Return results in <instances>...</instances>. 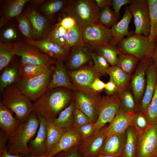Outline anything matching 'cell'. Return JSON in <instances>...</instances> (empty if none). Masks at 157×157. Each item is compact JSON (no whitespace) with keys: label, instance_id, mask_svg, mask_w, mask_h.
<instances>
[{"label":"cell","instance_id":"obj_1","mask_svg":"<svg viewBox=\"0 0 157 157\" xmlns=\"http://www.w3.org/2000/svg\"><path fill=\"white\" fill-rule=\"evenodd\" d=\"M73 91L57 88L47 92L33 103L34 111L47 121H53L70 104Z\"/></svg>","mask_w":157,"mask_h":157},{"label":"cell","instance_id":"obj_2","mask_svg":"<svg viewBox=\"0 0 157 157\" xmlns=\"http://www.w3.org/2000/svg\"><path fill=\"white\" fill-rule=\"evenodd\" d=\"M40 125V120L36 113L33 111L24 121L21 122L16 130L9 136L8 151L14 155L23 157L31 154L28 143L35 134Z\"/></svg>","mask_w":157,"mask_h":157},{"label":"cell","instance_id":"obj_3","mask_svg":"<svg viewBox=\"0 0 157 157\" xmlns=\"http://www.w3.org/2000/svg\"><path fill=\"white\" fill-rule=\"evenodd\" d=\"M31 101L15 84L3 90L0 103L9 109L22 122L34 111L33 103Z\"/></svg>","mask_w":157,"mask_h":157},{"label":"cell","instance_id":"obj_4","mask_svg":"<svg viewBox=\"0 0 157 157\" xmlns=\"http://www.w3.org/2000/svg\"><path fill=\"white\" fill-rule=\"evenodd\" d=\"M64 11L74 18L82 29L99 21L100 10L94 0H66Z\"/></svg>","mask_w":157,"mask_h":157},{"label":"cell","instance_id":"obj_5","mask_svg":"<svg viewBox=\"0 0 157 157\" xmlns=\"http://www.w3.org/2000/svg\"><path fill=\"white\" fill-rule=\"evenodd\" d=\"M155 44L149 41L148 36L134 33L124 38L117 47L121 52L141 60L146 57L152 56Z\"/></svg>","mask_w":157,"mask_h":157},{"label":"cell","instance_id":"obj_6","mask_svg":"<svg viewBox=\"0 0 157 157\" xmlns=\"http://www.w3.org/2000/svg\"><path fill=\"white\" fill-rule=\"evenodd\" d=\"M51 73L49 68L38 76L26 79L20 78L15 84L23 94L34 101L47 91Z\"/></svg>","mask_w":157,"mask_h":157},{"label":"cell","instance_id":"obj_7","mask_svg":"<svg viewBox=\"0 0 157 157\" xmlns=\"http://www.w3.org/2000/svg\"><path fill=\"white\" fill-rule=\"evenodd\" d=\"M12 45L14 54L21 57L22 63L34 64L49 67L56 63L33 46L21 42L13 43Z\"/></svg>","mask_w":157,"mask_h":157},{"label":"cell","instance_id":"obj_8","mask_svg":"<svg viewBox=\"0 0 157 157\" xmlns=\"http://www.w3.org/2000/svg\"><path fill=\"white\" fill-rule=\"evenodd\" d=\"M84 43L94 49L98 47L110 44L112 39L110 28L99 21L84 26L82 29Z\"/></svg>","mask_w":157,"mask_h":157},{"label":"cell","instance_id":"obj_9","mask_svg":"<svg viewBox=\"0 0 157 157\" xmlns=\"http://www.w3.org/2000/svg\"><path fill=\"white\" fill-rule=\"evenodd\" d=\"M73 98L76 107L84 114L90 122H96L101 97L99 93H86L78 91H73Z\"/></svg>","mask_w":157,"mask_h":157},{"label":"cell","instance_id":"obj_10","mask_svg":"<svg viewBox=\"0 0 157 157\" xmlns=\"http://www.w3.org/2000/svg\"><path fill=\"white\" fill-rule=\"evenodd\" d=\"M128 7L133 17L134 33L148 36L150 24L147 0H132Z\"/></svg>","mask_w":157,"mask_h":157},{"label":"cell","instance_id":"obj_11","mask_svg":"<svg viewBox=\"0 0 157 157\" xmlns=\"http://www.w3.org/2000/svg\"><path fill=\"white\" fill-rule=\"evenodd\" d=\"M68 73L74 87V91L86 93L94 92L91 86L96 78L101 76L95 70L92 64L75 70L68 71Z\"/></svg>","mask_w":157,"mask_h":157},{"label":"cell","instance_id":"obj_12","mask_svg":"<svg viewBox=\"0 0 157 157\" xmlns=\"http://www.w3.org/2000/svg\"><path fill=\"white\" fill-rule=\"evenodd\" d=\"M120 109L117 92L111 96L101 97L97 119L94 123L96 132L110 123Z\"/></svg>","mask_w":157,"mask_h":157},{"label":"cell","instance_id":"obj_13","mask_svg":"<svg viewBox=\"0 0 157 157\" xmlns=\"http://www.w3.org/2000/svg\"><path fill=\"white\" fill-rule=\"evenodd\" d=\"M136 157H157V124L138 134Z\"/></svg>","mask_w":157,"mask_h":157},{"label":"cell","instance_id":"obj_14","mask_svg":"<svg viewBox=\"0 0 157 157\" xmlns=\"http://www.w3.org/2000/svg\"><path fill=\"white\" fill-rule=\"evenodd\" d=\"M131 80L130 87L137 107L143 96L146 82L147 69L153 62L152 57H146L140 60Z\"/></svg>","mask_w":157,"mask_h":157},{"label":"cell","instance_id":"obj_15","mask_svg":"<svg viewBox=\"0 0 157 157\" xmlns=\"http://www.w3.org/2000/svg\"><path fill=\"white\" fill-rule=\"evenodd\" d=\"M24 42L36 47L50 57L63 62L67 61L71 49L63 47L47 37L38 40L26 39Z\"/></svg>","mask_w":157,"mask_h":157},{"label":"cell","instance_id":"obj_16","mask_svg":"<svg viewBox=\"0 0 157 157\" xmlns=\"http://www.w3.org/2000/svg\"><path fill=\"white\" fill-rule=\"evenodd\" d=\"M94 49L84 43L73 46L71 48L66 67L68 71L75 70L91 64L92 54Z\"/></svg>","mask_w":157,"mask_h":157},{"label":"cell","instance_id":"obj_17","mask_svg":"<svg viewBox=\"0 0 157 157\" xmlns=\"http://www.w3.org/2000/svg\"><path fill=\"white\" fill-rule=\"evenodd\" d=\"M24 13L32 24L34 40H40L46 38L52 27L49 19L40 13L36 8L31 6L25 10Z\"/></svg>","mask_w":157,"mask_h":157},{"label":"cell","instance_id":"obj_18","mask_svg":"<svg viewBox=\"0 0 157 157\" xmlns=\"http://www.w3.org/2000/svg\"><path fill=\"white\" fill-rule=\"evenodd\" d=\"M104 126L97 132L83 140L79 146L80 153L83 157L98 156L107 136Z\"/></svg>","mask_w":157,"mask_h":157},{"label":"cell","instance_id":"obj_19","mask_svg":"<svg viewBox=\"0 0 157 157\" xmlns=\"http://www.w3.org/2000/svg\"><path fill=\"white\" fill-rule=\"evenodd\" d=\"M157 79V70L153 61L147 71L144 91L136 111L144 113L147 110L155 91Z\"/></svg>","mask_w":157,"mask_h":157},{"label":"cell","instance_id":"obj_20","mask_svg":"<svg viewBox=\"0 0 157 157\" xmlns=\"http://www.w3.org/2000/svg\"><path fill=\"white\" fill-rule=\"evenodd\" d=\"M53 74L48 86L47 90L57 88H65L73 91L74 87L66 66L63 62L57 60Z\"/></svg>","mask_w":157,"mask_h":157},{"label":"cell","instance_id":"obj_21","mask_svg":"<svg viewBox=\"0 0 157 157\" xmlns=\"http://www.w3.org/2000/svg\"><path fill=\"white\" fill-rule=\"evenodd\" d=\"M40 125L35 137L28 143V147L31 155L40 156L47 154V120L38 115Z\"/></svg>","mask_w":157,"mask_h":157},{"label":"cell","instance_id":"obj_22","mask_svg":"<svg viewBox=\"0 0 157 157\" xmlns=\"http://www.w3.org/2000/svg\"><path fill=\"white\" fill-rule=\"evenodd\" d=\"M132 17L128 6L126 7L121 19L110 28L112 38L110 44L116 46L125 36L127 37L132 34L129 31V25Z\"/></svg>","mask_w":157,"mask_h":157},{"label":"cell","instance_id":"obj_23","mask_svg":"<svg viewBox=\"0 0 157 157\" xmlns=\"http://www.w3.org/2000/svg\"><path fill=\"white\" fill-rule=\"evenodd\" d=\"M125 134L115 133L107 135L100 154L121 156L125 140Z\"/></svg>","mask_w":157,"mask_h":157},{"label":"cell","instance_id":"obj_24","mask_svg":"<svg viewBox=\"0 0 157 157\" xmlns=\"http://www.w3.org/2000/svg\"><path fill=\"white\" fill-rule=\"evenodd\" d=\"M82 141L77 131L73 128L65 131L58 143L49 155L53 157L60 152L79 146Z\"/></svg>","mask_w":157,"mask_h":157},{"label":"cell","instance_id":"obj_25","mask_svg":"<svg viewBox=\"0 0 157 157\" xmlns=\"http://www.w3.org/2000/svg\"><path fill=\"white\" fill-rule=\"evenodd\" d=\"M134 113L125 112L120 109L109 125L106 126L107 135L125 133L128 128L132 125Z\"/></svg>","mask_w":157,"mask_h":157},{"label":"cell","instance_id":"obj_26","mask_svg":"<svg viewBox=\"0 0 157 157\" xmlns=\"http://www.w3.org/2000/svg\"><path fill=\"white\" fill-rule=\"evenodd\" d=\"M30 0H6L3 4L0 19V27L3 26L9 20L16 18L22 13L26 4Z\"/></svg>","mask_w":157,"mask_h":157},{"label":"cell","instance_id":"obj_27","mask_svg":"<svg viewBox=\"0 0 157 157\" xmlns=\"http://www.w3.org/2000/svg\"><path fill=\"white\" fill-rule=\"evenodd\" d=\"M12 112L0 103V127L9 136L14 133L21 122L13 116Z\"/></svg>","mask_w":157,"mask_h":157},{"label":"cell","instance_id":"obj_28","mask_svg":"<svg viewBox=\"0 0 157 157\" xmlns=\"http://www.w3.org/2000/svg\"><path fill=\"white\" fill-rule=\"evenodd\" d=\"M76 107L73 98L69 105L53 120L54 123L64 131L73 128V113Z\"/></svg>","mask_w":157,"mask_h":157},{"label":"cell","instance_id":"obj_29","mask_svg":"<svg viewBox=\"0 0 157 157\" xmlns=\"http://www.w3.org/2000/svg\"><path fill=\"white\" fill-rule=\"evenodd\" d=\"M125 140L122 157H136L138 133L132 125L125 132Z\"/></svg>","mask_w":157,"mask_h":157},{"label":"cell","instance_id":"obj_30","mask_svg":"<svg viewBox=\"0 0 157 157\" xmlns=\"http://www.w3.org/2000/svg\"><path fill=\"white\" fill-rule=\"evenodd\" d=\"M47 154H49L58 143L64 132L53 121L47 120Z\"/></svg>","mask_w":157,"mask_h":157},{"label":"cell","instance_id":"obj_31","mask_svg":"<svg viewBox=\"0 0 157 157\" xmlns=\"http://www.w3.org/2000/svg\"><path fill=\"white\" fill-rule=\"evenodd\" d=\"M106 74L109 76L110 78L116 84L118 92L128 88L131 75L126 73L117 65L111 66Z\"/></svg>","mask_w":157,"mask_h":157},{"label":"cell","instance_id":"obj_32","mask_svg":"<svg viewBox=\"0 0 157 157\" xmlns=\"http://www.w3.org/2000/svg\"><path fill=\"white\" fill-rule=\"evenodd\" d=\"M19 67L7 66L2 72L0 77L1 92L8 87L15 84L20 78Z\"/></svg>","mask_w":157,"mask_h":157},{"label":"cell","instance_id":"obj_33","mask_svg":"<svg viewBox=\"0 0 157 157\" xmlns=\"http://www.w3.org/2000/svg\"><path fill=\"white\" fill-rule=\"evenodd\" d=\"M94 50L103 57L111 66L117 65L118 55L120 52L117 46L109 44L97 47Z\"/></svg>","mask_w":157,"mask_h":157},{"label":"cell","instance_id":"obj_34","mask_svg":"<svg viewBox=\"0 0 157 157\" xmlns=\"http://www.w3.org/2000/svg\"><path fill=\"white\" fill-rule=\"evenodd\" d=\"M66 0H49L45 1L39 7L40 12L49 19L58 12L64 10Z\"/></svg>","mask_w":157,"mask_h":157},{"label":"cell","instance_id":"obj_35","mask_svg":"<svg viewBox=\"0 0 157 157\" xmlns=\"http://www.w3.org/2000/svg\"><path fill=\"white\" fill-rule=\"evenodd\" d=\"M49 68V67L44 65L22 63L19 67L21 78L23 79H28L40 75Z\"/></svg>","mask_w":157,"mask_h":157},{"label":"cell","instance_id":"obj_36","mask_svg":"<svg viewBox=\"0 0 157 157\" xmlns=\"http://www.w3.org/2000/svg\"><path fill=\"white\" fill-rule=\"evenodd\" d=\"M120 100V109L126 113H134L136 112L137 106L132 92L128 88L117 92Z\"/></svg>","mask_w":157,"mask_h":157},{"label":"cell","instance_id":"obj_37","mask_svg":"<svg viewBox=\"0 0 157 157\" xmlns=\"http://www.w3.org/2000/svg\"><path fill=\"white\" fill-rule=\"evenodd\" d=\"M47 37L63 47L71 49L68 46L67 30L58 22L52 27Z\"/></svg>","mask_w":157,"mask_h":157},{"label":"cell","instance_id":"obj_38","mask_svg":"<svg viewBox=\"0 0 157 157\" xmlns=\"http://www.w3.org/2000/svg\"><path fill=\"white\" fill-rule=\"evenodd\" d=\"M149 11L150 30L149 41L155 43L157 40V0H147Z\"/></svg>","mask_w":157,"mask_h":157},{"label":"cell","instance_id":"obj_39","mask_svg":"<svg viewBox=\"0 0 157 157\" xmlns=\"http://www.w3.org/2000/svg\"><path fill=\"white\" fill-rule=\"evenodd\" d=\"M139 60L133 56L120 51L117 65L126 73L131 75L137 65Z\"/></svg>","mask_w":157,"mask_h":157},{"label":"cell","instance_id":"obj_40","mask_svg":"<svg viewBox=\"0 0 157 157\" xmlns=\"http://www.w3.org/2000/svg\"><path fill=\"white\" fill-rule=\"evenodd\" d=\"M15 55L13 51L12 43L0 42V71L8 66Z\"/></svg>","mask_w":157,"mask_h":157},{"label":"cell","instance_id":"obj_41","mask_svg":"<svg viewBox=\"0 0 157 157\" xmlns=\"http://www.w3.org/2000/svg\"><path fill=\"white\" fill-rule=\"evenodd\" d=\"M19 29L26 39L34 40L33 31L32 24L24 13H21L16 18Z\"/></svg>","mask_w":157,"mask_h":157},{"label":"cell","instance_id":"obj_42","mask_svg":"<svg viewBox=\"0 0 157 157\" xmlns=\"http://www.w3.org/2000/svg\"><path fill=\"white\" fill-rule=\"evenodd\" d=\"M119 19L114 11L111 10L110 6H106L99 11V22L108 28L117 23Z\"/></svg>","mask_w":157,"mask_h":157},{"label":"cell","instance_id":"obj_43","mask_svg":"<svg viewBox=\"0 0 157 157\" xmlns=\"http://www.w3.org/2000/svg\"><path fill=\"white\" fill-rule=\"evenodd\" d=\"M143 113L149 125L157 124V79L154 94L147 109Z\"/></svg>","mask_w":157,"mask_h":157},{"label":"cell","instance_id":"obj_44","mask_svg":"<svg viewBox=\"0 0 157 157\" xmlns=\"http://www.w3.org/2000/svg\"><path fill=\"white\" fill-rule=\"evenodd\" d=\"M92 57L94 63L93 66L95 70L101 76L106 74L111 67L107 61L95 52H92Z\"/></svg>","mask_w":157,"mask_h":157},{"label":"cell","instance_id":"obj_45","mask_svg":"<svg viewBox=\"0 0 157 157\" xmlns=\"http://www.w3.org/2000/svg\"><path fill=\"white\" fill-rule=\"evenodd\" d=\"M132 125L138 134L144 132L149 126L144 113L137 111L133 114Z\"/></svg>","mask_w":157,"mask_h":157},{"label":"cell","instance_id":"obj_46","mask_svg":"<svg viewBox=\"0 0 157 157\" xmlns=\"http://www.w3.org/2000/svg\"><path fill=\"white\" fill-rule=\"evenodd\" d=\"M90 122L88 117L76 107L73 113V129L77 131L82 126Z\"/></svg>","mask_w":157,"mask_h":157},{"label":"cell","instance_id":"obj_47","mask_svg":"<svg viewBox=\"0 0 157 157\" xmlns=\"http://www.w3.org/2000/svg\"><path fill=\"white\" fill-rule=\"evenodd\" d=\"M18 35L16 29L12 26H9L3 30L0 34V42L9 43L17 39Z\"/></svg>","mask_w":157,"mask_h":157},{"label":"cell","instance_id":"obj_48","mask_svg":"<svg viewBox=\"0 0 157 157\" xmlns=\"http://www.w3.org/2000/svg\"><path fill=\"white\" fill-rule=\"evenodd\" d=\"M77 131L83 140L96 133L94 124L91 122L82 126Z\"/></svg>","mask_w":157,"mask_h":157},{"label":"cell","instance_id":"obj_49","mask_svg":"<svg viewBox=\"0 0 157 157\" xmlns=\"http://www.w3.org/2000/svg\"><path fill=\"white\" fill-rule=\"evenodd\" d=\"M79 146L60 152L53 157H83L80 151Z\"/></svg>","mask_w":157,"mask_h":157},{"label":"cell","instance_id":"obj_50","mask_svg":"<svg viewBox=\"0 0 157 157\" xmlns=\"http://www.w3.org/2000/svg\"><path fill=\"white\" fill-rule=\"evenodd\" d=\"M113 8L115 15L119 19L120 11L122 7L124 5L130 4L132 0H112Z\"/></svg>","mask_w":157,"mask_h":157},{"label":"cell","instance_id":"obj_51","mask_svg":"<svg viewBox=\"0 0 157 157\" xmlns=\"http://www.w3.org/2000/svg\"><path fill=\"white\" fill-rule=\"evenodd\" d=\"M106 83L101 80L99 78H96L91 86V89L94 93H99L104 89Z\"/></svg>","mask_w":157,"mask_h":157},{"label":"cell","instance_id":"obj_52","mask_svg":"<svg viewBox=\"0 0 157 157\" xmlns=\"http://www.w3.org/2000/svg\"><path fill=\"white\" fill-rule=\"evenodd\" d=\"M104 90L108 96L113 95L118 91L116 84L110 78L109 81L106 83Z\"/></svg>","mask_w":157,"mask_h":157},{"label":"cell","instance_id":"obj_53","mask_svg":"<svg viewBox=\"0 0 157 157\" xmlns=\"http://www.w3.org/2000/svg\"><path fill=\"white\" fill-rule=\"evenodd\" d=\"M9 136L3 131L0 133V154L6 148V143L8 140Z\"/></svg>","mask_w":157,"mask_h":157},{"label":"cell","instance_id":"obj_54","mask_svg":"<svg viewBox=\"0 0 157 157\" xmlns=\"http://www.w3.org/2000/svg\"><path fill=\"white\" fill-rule=\"evenodd\" d=\"M96 4L99 10H101L105 7L112 6V0H95Z\"/></svg>","mask_w":157,"mask_h":157},{"label":"cell","instance_id":"obj_55","mask_svg":"<svg viewBox=\"0 0 157 157\" xmlns=\"http://www.w3.org/2000/svg\"><path fill=\"white\" fill-rule=\"evenodd\" d=\"M46 1L44 0H30L29 2L31 6L36 8L41 6Z\"/></svg>","mask_w":157,"mask_h":157},{"label":"cell","instance_id":"obj_56","mask_svg":"<svg viewBox=\"0 0 157 157\" xmlns=\"http://www.w3.org/2000/svg\"><path fill=\"white\" fill-rule=\"evenodd\" d=\"M152 57L153 63L157 70V44L155 43Z\"/></svg>","mask_w":157,"mask_h":157},{"label":"cell","instance_id":"obj_57","mask_svg":"<svg viewBox=\"0 0 157 157\" xmlns=\"http://www.w3.org/2000/svg\"><path fill=\"white\" fill-rule=\"evenodd\" d=\"M0 157H23L20 155H14L10 154L7 151V147L1 154Z\"/></svg>","mask_w":157,"mask_h":157},{"label":"cell","instance_id":"obj_58","mask_svg":"<svg viewBox=\"0 0 157 157\" xmlns=\"http://www.w3.org/2000/svg\"><path fill=\"white\" fill-rule=\"evenodd\" d=\"M23 157H51L49 154H46L44 155L38 156H34L33 155L28 156H26Z\"/></svg>","mask_w":157,"mask_h":157},{"label":"cell","instance_id":"obj_59","mask_svg":"<svg viewBox=\"0 0 157 157\" xmlns=\"http://www.w3.org/2000/svg\"><path fill=\"white\" fill-rule=\"evenodd\" d=\"M98 157H122V156H116L112 155H105L103 154H100L99 155Z\"/></svg>","mask_w":157,"mask_h":157},{"label":"cell","instance_id":"obj_60","mask_svg":"<svg viewBox=\"0 0 157 157\" xmlns=\"http://www.w3.org/2000/svg\"><path fill=\"white\" fill-rule=\"evenodd\" d=\"M155 43H156V44H157V40L156 42Z\"/></svg>","mask_w":157,"mask_h":157},{"label":"cell","instance_id":"obj_61","mask_svg":"<svg viewBox=\"0 0 157 157\" xmlns=\"http://www.w3.org/2000/svg\"><path fill=\"white\" fill-rule=\"evenodd\" d=\"M98 157V156H97V157Z\"/></svg>","mask_w":157,"mask_h":157}]
</instances>
